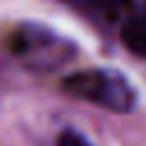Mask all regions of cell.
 Segmentation results:
<instances>
[{
	"label": "cell",
	"mask_w": 146,
	"mask_h": 146,
	"mask_svg": "<svg viewBox=\"0 0 146 146\" xmlns=\"http://www.w3.org/2000/svg\"><path fill=\"white\" fill-rule=\"evenodd\" d=\"M57 146H91L78 130H62L59 137H57Z\"/></svg>",
	"instance_id": "obj_5"
},
{
	"label": "cell",
	"mask_w": 146,
	"mask_h": 146,
	"mask_svg": "<svg viewBox=\"0 0 146 146\" xmlns=\"http://www.w3.org/2000/svg\"><path fill=\"white\" fill-rule=\"evenodd\" d=\"M121 41L137 57H146V5L144 11L132 14L121 23Z\"/></svg>",
	"instance_id": "obj_4"
},
{
	"label": "cell",
	"mask_w": 146,
	"mask_h": 146,
	"mask_svg": "<svg viewBox=\"0 0 146 146\" xmlns=\"http://www.w3.org/2000/svg\"><path fill=\"white\" fill-rule=\"evenodd\" d=\"M62 2L98 25H112L121 21L132 5V0H62Z\"/></svg>",
	"instance_id": "obj_3"
},
{
	"label": "cell",
	"mask_w": 146,
	"mask_h": 146,
	"mask_svg": "<svg viewBox=\"0 0 146 146\" xmlns=\"http://www.w3.org/2000/svg\"><path fill=\"white\" fill-rule=\"evenodd\" d=\"M62 89L80 100L98 105L107 112L125 114L135 107L137 94L128 78L112 68H84L64 78Z\"/></svg>",
	"instance_id": "obj_1"
},
{
	"label": "cell",
	"mask_w": 146,
	"mask_h": 146,
	"mask_svg": "<svg viewBox=\"0 0 146 146\" xmlns=\"http://www.w3.org/2000/svg\"><path fill=\"white\" fill-rule=\"evenodd\" d=\"M18 52L27 62H36L41 66H57V62L66 59L71 55V46L52 36L50 32H23V41L18 46Z\"/></svg>",
	"instance_id": "obj_2"
}]
</instances>
